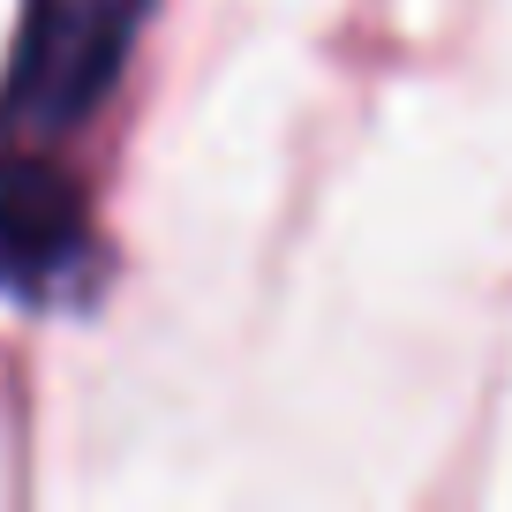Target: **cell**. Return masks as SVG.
<instances>
[{
	"label": "cell",
	"mask_w": 512,
	"mask_h": 512,
	"mask_svg": "<svg viewBox=\"0 0 512 512\" xmlns=\"http://www.w3.org/2000/svg\"><path fill=\"white\" fill-rule=\"evenodd\" d=\"M151 0H23L16 53L0 76V159L53 166V151L98 113Z\"/></svg>",
	"instance_id": "1"
}]
</instances>
